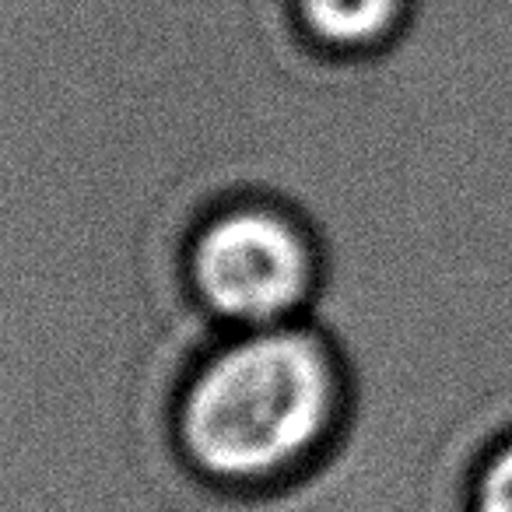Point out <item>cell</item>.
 I'll use <instances>...</instances> for the list:
<instances>
[{
	"instance_id": "3957f363",
	"label": "cell",
	"mask_w": 512,
	"mask_h": 512,
	"mask_svg": "<svg viewBox=\"0 0 512 512\" xmlns=\"http://www.w3.org/2000/svg\"><path fill=\"white\" fill-rule=\"evenodd\" d=\"M411 0H295L306 32L330 50H369L400 29Z\"/></svg>"
},
{
	"instance_id": "277c9868",
	"label": "cell",
	"mask_w": 512,
	"mask_h": 512,
	"mask_svg": "<svg viewBox=\"0 0 512 512\" xmlns=\"http://www.w3.org/2000/svg\"><path fill=\"white\" fill-rule=\"evenodd\" d=\"M474 512H512V442L488 456L474 488Z\"/></svg>"
},
{
	"instance_id": "7a4b0ae2",
	"label": "cell",
	"mask_w": 512,
	"mask_h": 512,
	"mask_svg": "<svg viewBox=\"0 0 512 512\" xmlns=\"http://www.w3.org/2000/svg\"><path fill=\"white\" fill-rule=\"evenodd\" d=\"M186 271L211 320L228 330H256L299 320L316 285V253L288 211L239 200L197 228Z\"/></svg>"
},
{
	"instance_id": "6da1fadb",
	"label": "cell",
	"mask_w": 512,
	"mask_h": 512,
	"mask_svg": "<svg viewBox=\"0 0 512 512\" xmlns=\"http://www.w3.org/2000/svg\"><path fill=\"white\" fill-rule=\"evenodd\" d=\"M341 369L309 323L228 334L176 397V432L204 474L256 481L295 463L341 411Z\"/></svg>"
}]
</instances>
